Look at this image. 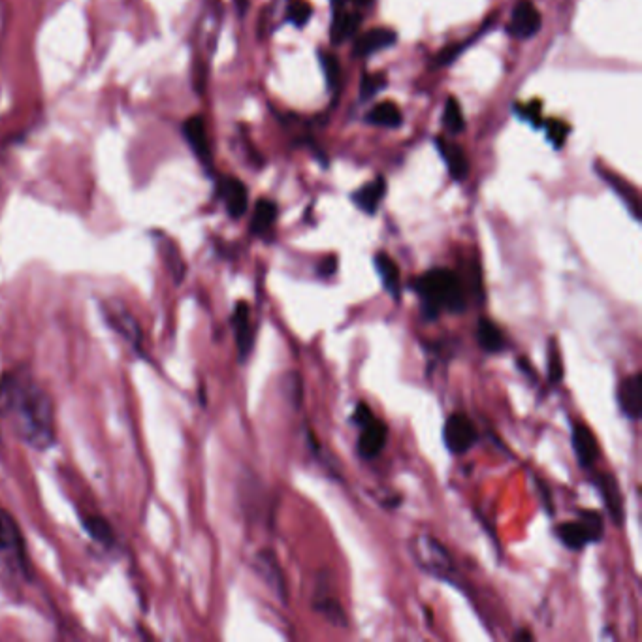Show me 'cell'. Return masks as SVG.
<instances>
[{
  "mask_svg": "<svg viewBox=\"0 0 642 642\" xmlns=\"http://www.w3.org/2000/svg\"><path fill=\"white\" fill-rule=\"evenodd\" d=\"M375 268H377V273L381 277V283H383V289L394 298V300H400V268L398 264L392 260V257H388L386 253H377L375 255Z\"/></svg>",
  "mask_w": 642,
  "mask_h": 642,
  "instance_id": "19",
  "label": "cell"
},
{
  "mask_svg": "<svg viewBox=\"0 0 642 642\" xmlns=\"http://www.w3.org/2000/svg\"><path fill=\"white\" fill-rule=\"evenodd\" d=\"M603 177L609 181L610 187L618 193V196L626 202L631 215L639 221L641 219V206H639V194L635 191V187L629 185V181H624L622 177L616 176L612 172H603Z\"/></svg>",
  "mask_w": 642,
  "mask_h": 642,
  "instance_id": "21",
  "label": "cell"
},
{
  "mask_svg": "<svg viewBox=\"0 0 642 642\" xmlns=\"http://www.w3.org/2000/svg\"><path fill=\"white\" fill-rule=\"evenodd\" d=\"M277 204L272 200H258L255 206V213H253V221H251V232L255 236H264L273 223L277 221Z\"/></svg>",
  "mask_w": 642,
  "mask_h": 642,
  "instance_id": "22",
  "label": "cell"
},
{
  "mask_svg": "<svg viewBox=\"0 0 642 642\" xmlns=\"http://www.w3.org/2000/svg\"><path fill=\"white\" fill-rule=\"evenodd\" d=\"M336 266H338V260H336V257L328 258V264H326V260H324L321 266L322 277H328V275H332V273L336 272Z\"/></svg>",
  "mask_w": 642,
  "mask_h": 642,
  "instance_id": "36",
  "label": "cell"
},
{
  "mask_svg": "<svg viewBox=\"0 0 642 642\" xmlns=\"http://www.w3.org/2000/svg\"><path fill=\"white\" fill-rule=\"evenodd\" d=\"M362 432L358 437V454L364 460H373L377 458L383 449H385L386 439H388V428L385 422L379 418H371L364 426H360Z\"/></svg>",
  "mask_w": 642,
  "mask_h": 642,
  "instance_id": "5",
  "label": "cell"
},
{
  "mask_svg": "<svg viewBox=\"0 0 642 642\" xmlns=\"http://www.w3.org/2000/svg\"><path fill=\"white\" fill-rule=\"evenodd\" d=\"M368 123L386 129H398L402 125L403 115L394 102H381L368 113Z\"/></svg>",
  "mask_w": 642,
  "mask_h": 642,
  "instance_id": "20",
  "label": "cell"
},
{
  "mask_svg": "<svg viewBox=\"0 0 642 642\" xmlns=\"http://www.w3.org/2000/svg\"><path fill=\"white\" fill-rule=\"evenodd\" d=\"M287 379H289L290 383H287V386H289V400L292 405H296V407H300V402H302V379H300V375L298 373H289L287 375Z\"/></svg>",
  "mask_w": 642,
  "mask_h": 642,
  "instance_id": "33",
  "label": "cell"
},
{
  "mask_svg": "<svg viewBox=\"0 0 642 642\" xmlns=\"http://www.w3.org/2000/svg\"><path fill=\"white\" fill-rule=\"evenodd\" d=\"M321 66L324 72L326 83L334 89L338 85L339 78H341V66H339L338 57L332 53H321Z\"/></svg>",
  "mask_w": 642,
  "mask_h": 642,
  "instance_id": "28",
  "label": "cell"
},
{
  "mask_svg": "<svg viewBox=\"0 0 642 642\" xmlns=\"http://www.w3.org/2000/svg\"><path fill=\"white\" fill-rule=\"evenodd\" d=\"M548 379L550 383H560L563 379V364L560 358V351L556 347V343L552 341L548 347Z\"/></svg>",
  "mask_w": 642,
  "mask_h": 642,
  "instance_id": "31",
  "label": "cell"
},
{
  "mask_svg": "<svg viewBox=\"0 0 642 642\" xmlns=\"http://www.w3.org/2000/svg\"><path fill=\"white\" fill-rule=\"evenodd\" d=\"M257 571L262 575V578L266 580V584L272 588L275 595L287 603V597H289V590H287V582H285V575L279 567V562L277 558L273 556L270 550H264L260 552L257 558Z\"/></svg>",
  "mask_w": 642,
  "mask_h": 642,
  "instance_id": "10",
  "label": "cell"
},
{
  "mask_svg": "<svg viewBox=\"0 0 642 642\" xmlns=\"http://www.w3.org/2000/svg\"><path fill=\"white\" fill-rule=\"evenodd\" d=\"M385 193V179L379 177V179H375V181L366 183L364 187H360V189L353 194V202L358 208L362 209L364 213L373 215V213L377 211V208H379V204L383 202Z\"/></svg>",
  "mask_w": 642,
  "mask_h": 642,
  "instance_id": "17",
  "label": "cell"
},
{
  "mask_svg": "<svg viewBox=\"0 0 642 642\" xmlns=\"http://www.w3.org/2000/svg\"><path fill=\"white\" fill-rule=\"evenodd\" d=\"M219 196L225 202L226 211L232 219H240L249 208V193L247 187L236 177H223L219 181Z\"/></svg>",
  "mask_w": 642,
  "mask_h": 642,
  "instance_id": "6",
  "label": "cell"
},
{
  "mask_svg": "<svg viewBox=\"0 0 642 642\" xmlns=\"http://www.w3.org/2000/svg\"><path fill=\"white\" fill-rule=\"evenodd\" d=\"M605 524L601 514L595 511H580V520L565 522L556 528V535L563 545L571 550H582L590 543L601 541Z\"/></svg>",
  "mask_w": 642,
  "mask_h": 642,
  "instance_id": "3",
  "label": "cell"
},
{
  "mask_svg": "<svg viewBox=\"0 0 642 642\" xmlns=\"http://www.w3.org/2000/svg\"><path fill=\"white\" fill-rule=\"evenodd\" d=\"M443 127L449 130L450 134H460L466 123H464V113L458 104V100L450 97L445 104V112H443Z\"/></svg>",
  "mask_w": 642,
  "mask_h": 642,
  "instance_id": "26",
  "label": "cell"
},
{
  "mask_svg": "<svg viewBox=\"0 0 642 642\" xmlns=\"http://www.w3.org/2000/svg\"><path fill=\"white\" fill-rule=\"evenodd\" d=\"M315 609L322 612L326 616L328 622H332L334 626L345 627L347 626V616L345 612L341 609L336 599H330V597H319V601L315 603Z\"/></svg>",
  "mask_w": 642,
  "mask_h": 642,
  "instance_id": "27",
  "label": "cell"
},
{
  "mask_svg": "<svg viewBox=\"0 0 642 642\" xmlns=\"http://www.w3.org/2000/svg\"><path fill=\"white\" fill-rule=\"evenodd\" d=\"M311 14H313V8L304 2V0H294L289 6V21L292 25L296 27H305L307 21L311 19Z\"/></svg>",
  "mask_w": 642,
  "mask_h": 642,
  "instance_id": "30",
  "label": "cell"
},
{
  "mask_svg": "<svg viewBox=\"0 0 642 642\" xmlns=\"http://www.w3.org/2000/svg\"><path fill=\"white\" fill-rule=\"evenodd\" d=\"M437 149L443 157V161L447 162L449 166L450 176L456 181H464L467 174H469V161H467L466 153L460 145L449 142V140H437Z\"/></svg>",
  "mask_w": 642,
  "mask_h": 642,
  "instance_id": "16",
  "label": "cell"
},
{
  "mask_svg": "<svg viewBox=\"0 0 642 642\" xmlns=\"http://www.w3.org/2000/svg\"><path fill=\"white\" fill-rule=\"evenodd\" d=\"M443 439L452 454H466L477 441V428L471 418L462 413H454L445 422Z\"/></svg>",
  "mask_w": 642,
  "mask_h": 642,
  "instance_id": "4",
  "label": "cell"
},
{
  "mask_svg": "<svg viewBox=\"0 0 642 642\" xmlns=\"http://www.w3.org/2000/svg\"><path fill=\"white\" fill-rule=\"evenodd\" d=\"M595 484H597V488L601 492V498H603V503H605V507L609 511L612 522L616 526H622V522H624V501H622L618 481L614 479V475L603 473V475L597 477Z\"/></svg>",
  "mask_w": 642,
  "mask_h": 642,
  "instance_id": "14",
  "label": "cell"
},
{
  "mask_svg": "<svg viewBox=\"0 0 642 642\" xmlns=\"http://www.w3.org/2000/svg\"><path fill=\"white\" fill-rule=\"evenodd\" d=\"M539 29H541V14H539V10L531 4L530 0L520 2L514 8L513 17H511V23H509L511 36L526 40V38H531L533 34L537 33Z\"/></svg>",
  "mask_w": 642,
  "mask_h": 642,
  "instance_id": "8",
  "label": "cell"
},
{
  "mask_svg": "<svg viewBox=\"0 0 642 642\" xmlns=\"http://www.w3.org/2000/svg\"><path fill=\"white\" fill-rule=\"evenodd\" d=\"M531 639H533V635L528 633V631H518V633L514 635V641H531Z\"/></svg>",
  "mask_w": 642,
  "mask_h": 642,
  "instance_id": "37",
  "label": "cell"
},
{
  "mask_svg": "<svg viewBox=\"0 0 642 642\" xmlns=\"http://www.w3.org/2000/svg\"><path fill=\"white\" fill-rule=\"evenodd\" d=\"M477 341L484 353L498 354L505 351L507 339L498 324L490 319H481L477 324Z\"/></svg>",
  "mask_w": 642,
  "mask_h": 642,
  "instance_id": "18",
  "label": "cell"
},
{
  "mask_svg": "<svg viewBox=\"0 0 642 642\" xmlns=\"http://www.w3.org/2000/svg\"><path fill=\"white\" fill-rule=\"evenodd\" d=\"M0 415L33 449L46 450L55 441V413L48 392L34 379L8 373L0 379Z\"/></svg>",
  "mask_w": 642,
  "mask_h": 642,
  "instance_id": "1",
  "label": "cell"
},
{
  "mask_svg": "<svg viewBox=\"0 0 642 642\" xmlns=\"http://www.w3.org/2000/svg\"><path fill=\"white\" fill-rule=\"evenodd\" d=\"M371 418H373V413H371L370 407H368L366 403H358V407H356V411H354V422H356L358 426H364Z\"/></svg>",
  "mask_w": 642,
  "mask_h": 642,
  "instance_id": "35",
  "label": "cell"
},
{
  "mask_svg": "<svg viewBox=\"0 0 642 642\" xmlns=\"http://www.w3.org/2000/svg\"><path fill=\"white\" fill-rule=\"evenodd\" d=\"M232 324H234V336H236V347L240 353L241 360H245L255 345V332L251 324V309L245 302H238L234 315H232Z\"/></svg>",
  "mask_w": 642,
  "mask_h": 642,
  "instance_id": "9",
  "label": "cell"
},
{
  "mask_svg": "<svg viewBox=\"0 0 642 642\" xmlns=\"http://www.w3.org/2000/svg\"><path fill=\"white\" fill-rule=\"evenodd\" d=\"M398 36L390 29H371L368 33L360 34L354 42V55L368 57L373 53H379L383 49L394 46Z\"/></svg>",
  "mask_w": 642,
  "mask_h": 642,
  "instance_id": "15",
  "label": "cell"
},
{
  "mask_svg": "<svg viewBox=\"0 0 642 642\" xmlns=\"http://www.w3.org/2000/svg\"><path fill=\"white\" fill-rule=\"evenodd\" d=\"M183 134L189 147L193 149L196 159L204 166H211V144H209L206 121L200 115H193L183 123Z\"/></svg>",
  "mask_w": 642,
  "mask_h": 642,
  "instance_id": "7",
  "label": "cell"
},
{
  "mask_svg": "<svg viewBox=\"0 0 642 642\" xmlns=\"http://www.w3.org/2000/svg\"><path fill=\"white\" fill-rule=\"evenodd\" d=\"M362 19L358 14H351V12H336L334 16V23H332V42L334 44H341L345 40H349L351 36L358 33Z\"/></svg>",
  "mask_w": 642,
  "mask_h": 642,
  "instance_id": "23",
  "label": "cell"
},
{
  "mask_svg": "<svg viewBox=\"0 0 642 642\" xmlns=\"http://www.w3.org/2000/svg\"><path fill=\"white\" fill-rule=\"evenodd\" d=\"M106 319L112 324L113 330L127 339L129 343H132L134 347H140L142 345V330H140V324L136 322V319L130 315L129 311L125 307H113V305H108L106 307Z\"/></svg>",
  "mask_w": 642,
  "mask_h": 642,
  "instance_id": "13",
  "label": "cell"
},
{
  "mask_svg": "<svg viewBox=\"0 0 642 642\" xmlns=\"http://www.w3.org/2000/svg\"><path fill=\"white\" fill-rule=\"evenodd\" d=\"M573 450H575L578 464L584 469L594 466L595 460L599 456V445H597L594 432L582 422L573 426Z\"/></svg>",
  "mask_w": 642,
  "mask_h": 642,
  "instance_id": "12",
  "label": "cell"
},
{
  "mask_svg": "<svg viewBox=\"0 0 642 642\" xmlns=\"http://www.w3.org/2000/svg\"><path fill=\"white\" fill-rule=\"evenodd\" d=\"M21 545V537L16 522L6 513L0 511V548L2 550H17Z\"/></svg>",
  "mask_w": 642,
  "mask_h": 642,
  "instance_id": "25",
  "label": "cell"
},
{
  "mask_svg": "<svg viewBox=\"0 0 642 642\" xmlns=\"http://www.w3.org/2000/svg\"><path fill=\"white\" fill-rule=\"evenodd\" d=\"M641 402H642V375L641 373H633L627 379L622 381V385L618 388V403L620 409L627 418L631 420H639L641 417Z\"/></svg>",
  "mask_w": 642,
  "mask_h": 642,
  "instance_id": "11",
  "label": "cell"
},
{
  "mask_svg": "<svg viewBox=\"0 0 642 642\" xmlns=\"http://www.w3.org/2000/svg\"><path fill=\"white\" fill-rule=\"evenodd\" d=\"M83 528L85 531L91 535V539H95L100 545H112L113 539H115V533H113L112 526L106 518L102 516H85L83 518Z\"/></svg>",
  "mask_w": 642,
  "mask_h": 642,
  "instance_id": "24",
  "label": "cell"
},
{
  "mask_svg": "<svg viewBox=\"0 0 642 642\" xmlns=\"http://www.w3.org/2000/svg\"><path fill=\"white\" fill-rule=\"evenodd\" d=\"M386 78L383 74H366L362 85H360V97L362 100H370L375 97L377 93H381L385 89Z\"/></svg>",
  "mask_w": 642,
  "mask_h": 642,
  "instance_id": "29",
  "label": "cell"
},
{
  "mask_svg": "<svg viewBox=\"0 0 642 642\" xmlns=\"http://www.w3.org/2000/svg\"><path fill=\"white\" fill-rule=\"evenodd\" d=\"M351 2H354L356 6H366V4H370L371 0H351Z\"/></svg>",
  "mask_w": 642,
  "mask_h": 642,
  "instance_id": "38",
  "label": "cell"
},
{
  "mask_svg": "<svg viewBox=\"0 0 642 642\" xmlns=\"http://www.w3.org/2000/svg\"><path fill=\"white\" fill-rule=\"evenodd\" d=\"M417 290L422 309L428 319H437V315L447 309L450 313H464L466 294L460 277L450 270L435 268L420 275L413 283Z\"/></svg>",
  "mask_w": 642,
  "mask_h": 642,
  "instance_id": "2",
  "label": "cell"
},
{
  "mask_svg": "<svg viewBox=\"0 0 642 642\" xmlns=\"http://www.w3.org/2000/svg\"><path fill=\"white\" fill-rule=\"evenodd\" d=\"M567 134H569V127L563 125L562 121L548 123V140H550V144H554V147H562Z\"/></svg>",
  "mask_w": 642,
  "mask_h": 642,
  "instance_id": "32",
  "label": "cell"
},
{
  "mask_svg": "<svg viewBox=\"0 0 642 642\" xmlns=\"http://www.w3.org/2000/svg\"><path fill=\"white\" fill-rule=\"evenodd\" d=\"M520 110V115L524 117V119H528V121H531L533 125H541V108L537 106V104H531V106H518Z\"/></svg>",
  "mask_w": 642,
  "mask_h": 642,
  "instance_id": "34",
  "label": "cell"
}]
</instances>
